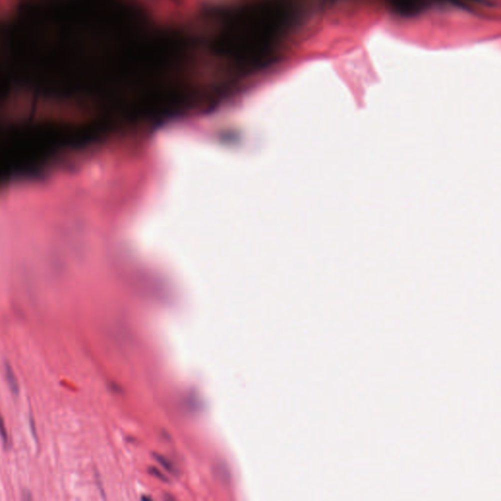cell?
I'll list each match as a JSON object with an SVG mask.
<instances>
[{"instance_id":"cell-1","label":"cell","mask_w":501,"mask_h":501,"mask_svg":"<svg viewBox=\"0 0 501 501\" xmlns=\"http://www.w3.org/2000/svg\"><path fill=\"white\" fill-rule=\"evenodd\" d=\"M396 14L411 17L421 14L434 3H448L460 8H470L478 5L482 0H383Z\"/></svg>"},{"instance_id":"cell-2","label":"cell","mask_w":501,"mask_h":501,"mask_svg":"<svg viewBox=\"0 0 501 501\" xmlns=\"http://www.w3.org/2000/svg\"><path fill=\"white\" fill-rule=\"evenodd\" d=\"M4 375H5V379L7 381L8 387L10 388L11 392L14 396H18L20 392L19 382H18V379H17L11 365L9 364V362H7L4 364Z\"/></svg>"},{"instance_id":"cell-3","label":"cell","mask_w":501,"mask_h":501,"mask_svg":"<svg viewBox=\"0 0 501 501\" xmlns=\"http://www.w3.org/2000/svg\"><path fill=\"white\" fill-rule=\"evenodd\" d=\"M0 438H1V442L4 446L5 448H10V438H9V436H8V432H7V429H6V426H5V423H4V419L1 415V412H0Z\"/></svg>"},{"instance_id":"cell-4","label":"cell","mask_w":501,"mask_h":501,"mask_svg":"<svg viewBox=\"0 0 501 501\" xmlns=\"http://www.w3.org/2000/svg\"><path fill=\"white\" fill-rule=\"evenodd\" d=\"M30 429H32V434H34V440H38V438H38V436H36V427H34V421L32 417H30Z\"/></svg>"}]
</instances>
